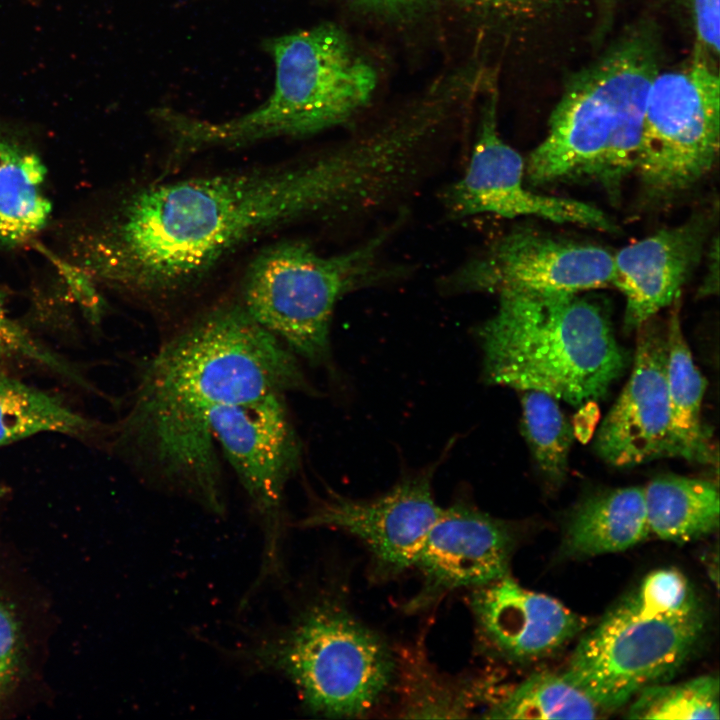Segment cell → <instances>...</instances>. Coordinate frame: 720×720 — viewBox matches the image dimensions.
I'll use <instances>...</instances> for the list:
<instances>
[{
    "instance_id": "obj_19",
    "label": "cell",
    "mask_w": 720,
    "mask_h": 720,
    "mask_svg": "<svg viewBox=\"0 0 720 720\" xmlns=\"http://www.w3.org/2000/svg\"><path fill=\"white\" fill-rule=\"evenodd\" d=\"M650 534L644 488L626 487L586 499L572 514L564 550L576 557L625 551Z\"/></svg>"
},
{
    "instance_id": "obj_24",
    "label": "cell",
    "mask_w": 720,
    "mask_h": 720,
    "mask_svg": "<svg viewBox=\"0 0 720 720\" xmlns=\"http://www.w3.org/2000/svg\"><path fill=\"white\" fill-rule=\"evenodd\" d=\"M599 708L563 674L530 675L496 702L484 718L496 719H593Z\"/></svg>"
},
{
    "instance_id": "obj_29",
    "label": "cell",
    "mask_w": 720,
    "mask_h": 720,
    "mask_svg": "<svg viewBox=\"0 0 720 720\" xmlns=\"http://www.w3.org/2000/svg\"><path fill=\"white\" fill-rule=\"evenodd\" d=\"M688 13L696 37V47L711 57L719 55L720 0H678Z\"/></svg>"
},
{
    "instance_id": "obj_30",
    "label": "cell",
    "mask_w": 720,
    "mask_h": 720,
    "mask_svg": "<svg viewBox=\"0 0 720 720\" xmlns=\"http://www.w3.org/2000/svg\"><path fill=\"white\" fill-rule=\"evenodd\" d=\"M485 10L516 17H535L556 5L561 0H465Z\"/></svg>"
},
{
    "instance_id": "obj_21",
    "label": "cell",
    "mask_w": 720,
    "mask_h": 720,
    "mask_svg": "<svg viewBox=\"0 0 720 720\" xmlns=\"http://www.w3.org/2000/svg\"><path fill=\"white\" fill-rule=\"evenodd\" d=\"M680 298L666 320V380L673 456L701 464L713 462V448L702 422L706 381L693 362L680 321Z\"/></svg>"
},
{
    "instance_id": "obj_26",
    "label": "cell",
    "mask_w": 720,
    "mask_h": 720,
    "mask_svg": "<svg viewBox=\"0 0 720 720\" xmlns=\"http://www.w3.org/2000/svg\"><path fill=\"white\" fill-rule=\"evenodd\" d=\"M631 719H719V680L703 675L659 683L640 691L628 708Z\"/></svg>"
},
{
    "instance_id": "obj_28",
    "label": "cell",
    "mask_w": 720,
    "mask_h": 720,
    "mask_svg": "<svg viewBox=\"0 0 720 720\" xmlns=\"http://www.w3.org/2000/svg\"><path fill=\"white\" fill-rule=\"evenodd\" d=\"M0 355L23 358L44 365L51 358V352L36 342L17 322L9 317L4 295L0 291Z\"/></svg>"
},
{
    "instance_id": "obj_4",
    "label": "cell",
    "mask_w": 720,
    "mask_h": 720,
    "mask_svg": "<svg viewBox=\"0 0 720 720\" xmlns=\"http://www.w3.org/2000/svg\"><path fill=\"white\" fill-rule=\"evenodd\" d=\"M265 49L274 61L275 82L270 97L256 109L217 122L170 108L153 112L177 153L312 135L352 118L375 91V69L335 25L271 38Z\"/></svg>"
},
{
    "instance_id": "obj_12",
    "label": "cell",
    "mask_w": 720,
    "mask_h": 720,
    "mask_svg": "<svg viewBox=\"0 0 720 720\" xmlns=\"http://www.w3.org/2000/svg\"><path fill=\"white\" fill-rule=\"evenodd\" d=\"M481 112L468 166L443 193L442 202L451 216H534L559 224L616 231L614 223L596 206L530 190L525 184L524 160L500 137L495 90L487 95Z\"/></svg>"
},
{
    "instance_id": "obj_5",
    "label": "cell",
    "mask_w": 720,
    "mask_h": 720,
    "mask_svg": "<svg viewBox=\"0 0 720 720\" xmlns=\"http://www.w3.org/2000/svg\"><path fill=\"white\" fill-rule=\"evenodd\" d=\"M578 294L499 293L496 312L477 331L486 381L571 405L602 397L627 358L607 313Z\"/></svg>"
},
{
    "instance_id": "obj_23",
    "label": "cell",
    "mask_w": 720,
    "mask_h": 720,
    "mask_svg": "<svg viewBox=\"0 0 720 720\" xmlns=\"http://www.w3.org/2000/svg\"><path fill=\"white\" fill-rule=\"evenodd\" d=\"M108 430L59 396L0 373V447L47 432L95 440Z\"/></svg>"
},
{
    "instance_id": "obj_14",
    "label": "cell",
    "mask_w": 720,
    "mask_h": 720,
    "mask_svg": "<svg viewBox=\"0 0 720 720\" xmlns=\"http://www.w3.org/2000/svg\"><path fill=\"white\" fill-rule=\"evenodd\" d=\"M514 533L504 521L472 504L443 508L429 529L413 568L421 587L407 610L429 608L459 589H474L509 574Z\"/></svg>"
},
{
    "instance_id": "obj_17",
    "label": "cell",
    "mask_w": 720,
    "mask_h": 720,
    "mask_svg": "<svg viewBox=\"0 0 720 720\" xmlns=\"http://www.w3.org/2000/svg\"><path fill=\"white\" fill-rule=\"evenodd\" d=\"M709 228V218L695 214L616 252L612 284L625 298L626 328L637 329L680 298L701 260Z\"/></svg>"
},
{
    "instance_id": "obj_8",
    "label": "cell",
    "mask_w": 720,
    "mask_h": 720,
    "mask_svg": "<svg viewBox=\"0 0 720 720\" xmlns=\"http://www.w3.org/2000/svg\"><path fill=\"white\" fill-rule=\"evenodd\" d=\"M395 226L356 247L321 255L304 241L264 249L251 263L240 303L262 327L310 365L330 360V328L337 302L384 279L382 253Z\"/></svg>"
},
{
    "instance_id": "obj_22",
    "label": "cell",
    "mask_w": 720,
    "mask_h": 720,
    "mask_svg": "<svg viewBox=\"0 0 720 720\" xmlns=\"http://www.w3.org/2000/svg\"><path fill=\"white\" fill-rule=\"evenodd\" d=\"M649 532L665 541L684 543L718 528L717 486L707 480L662 475L644 488Z\"/></svg>"
},
{
    "instance_id": "obj_33",
    "label": "cell",
    "mask_w": 720,
    "mask_h": 720,
    "mask_svg": "<svg viewBox=\"0 0 720 720\" xmlns=\"http://www.w3.org/2000/svg\"><path fill=\"white\" fill-rule=\"evenodd\" d=\"M603 1V8L608 14L618 3L619 0H602Z\"/></svg>"
},
{
    "instance_id": "obj_25",
    "label": "cell",
    "mask_w": 720,
    "mask_h": 720,
    "mask_svg": "<svg viewBox=\"0 0 720 720\" xmlns=\"http://www.w3.org/2000/svg\"><path fill=\"white\" fill-rule=\"evenodd\" d=\"M522 432L544 478L561 484L567 474L572 426L558 400L544 392L523 391Z\"/></svg>"
},
{
    "instance_id": "obj_34",
    "label": "cell",
    "mask_w": 720,
    "mask_h": 720,
    "mask_svg": "<svg viewBox=\"0 0 720 720\" xmlns=\"http://www.w3.org/2000/svg\"><path fill=\"white\" fill-rule=\"evenodd\" d=\"M7 492L6 487L0 485V498Z\"/></svg>"
},
{
    "instance_id": "obj_9",
    "label": "cell",
    "mask_w": 720,
    "mask_h": 720,
    "mask_svg": "<svg viewBox=\"0 0 720 720\" xmlns=\"http://www.w3.org/2000/svg\"><path fill=\"white\" fill-rule=\"evenodd\" d=\"M696 47L682 67L660 72L648 92L635 172L645 197L664 203L694 187L719 152L720 78Z\"/></svg>"
},
{
    "instance_id": "obj_13",
    "label": "cell",
    "mask_w": 720,
    "mask_h": 720,
    "mask_svg": "<svg viewBox=\"0 0 720 720\" xmlns=\"http://www.w3.org/2000/svg\"><path fill=\"white\" fill-rule=\"evenodd\" d=\"M436 466L405 476L373 498L352 499L336 493L318 498L298 524L351 534L367 548L376 576H397L413 568L429 529L443 510L432 489Z\"/></svg>"
},
{
    "instance_id": "obj_15",
    "label": "cell",
    "mask_w": 720,
    "mask_h": 720,
    "mask_svg": "<svg viewBox=\"0 0 720 720\" xmlns=\"http://www.w3.org/2000/svg\"><path fill=\"white\" fill-rule=\"evenodd\" d=\"M630 377L599 429L596 448L609 464L626 467L673 457L666 380V321L637 328Z\"/></svg>"
},
{
    "instance_id": "obj_20",
    "label": "cell",
    "mask_w": 720,
    "mask_h": 720,
    "mask_svg": "<svg viewBox=\"0 0 720 720\" xmlns=\"http://www.w3.org/2000/svg\"><path fill=\"white\" fill-rule=\"evenodd\" d=\"M393 690L401 718H466L489 696L486 683L472 675L439 672L422 649H395Z\"/></svg>"
},
{
    "instance_id": "obj_1",
    "label": "cell",
    "mask_w": 720,
    "mask_h": 720,
    "mask_svg": "<svg viewBox=\"0 0 720 720\" xmlns=\"http://www.w3.org/2000/svg\"><path fill=\"white\" fill-rule=\"evenodd\" d=\"M381 179L374 151L352 138L276 168L149 184L78 213L58 258L94 287L165 307L265 232L368 211Z\"/></svg>"
},
{
    "instance_id": "obj_7",
    "label": "cell",
    "mask_w": 720,
    "mask_h": 720,
    "mask_svg": "<svg viewBox=\"0 0 720 720\" xmlns=\"http://www.w3.org/2000/svg\"><path fill=\"white\" fill-rule=\"evenodd\" d=\"M704 609L674 568L649 573L580 639L563 675L600 709L667 682L701 640Z\"/></svg>"
},
{
    "instance_id": "obj_32",
    "label": "cell",
    "mask_w": 720,
    "mask_h": 720,
    "mask_svg": "<svg viewBox=\"0 0 720 720\" xmlns=\"http://www.w3.org/2000/svg\"><path fill=\"white\" fill-rule=\"evenodd\" d=\"M708 256L707 274L704 278L702 286L700 287L702 295L716 294L718 291L719 245L717 236L713 241V245L711 246Z\"/></svg>"
},
{
    "instance_id": "obj_31",
    "label": "cell",
    "mask_w": 720,
    "mask_h": 720,
    "mask_svg": "<svg viewBox=\"0 0 720 720\" xmlns=\"http://www.w3.org/2000/svg\"><path fill=\"white\" fill-rule=\"evenodd\" d=\"M361 6L386 15H401L422 7L428 0H355Z\"/></svg>"
},
{
    "instance_id": "obj_27",
    "label": "cell",
    "mask_w": 720,
    "mask_h": 720,
    "mask_svg": "<svg viewBox=\"0 0 720 720\" xmlns=\"http://www.w3.org/2000/svg\"><path fill=\"white\" fill-rule=\"evenodd\" d=\"M32 626L20 597L0 584V712L30 680Z\"/></svg>"
},
{
    "instance_id": "obj_2",
    "label": "cell",
    "mask_w": 720,
    "mask_h": 720,
    "mask_svg": "<svg viewBox=\"0 0 720 720\" xmlns=\"http://www.w3.org/2000/svg\"><path fill=\"white\" fill-rule=\"evenodd\" d=\"M316 395L299 358L240 302L194 316L143 359L111 449L144 483L225 512L212 410L270 394Z\"/></svg>"
},
{
    "instance_id": "obj_3",
    "label": "cell",
    "mask_w": 720,
    "mask_h": 720,
    "mask_svg": "<svg viewBox=\"0 0 720 720\" xmlns=\"http://www.w3.org/2000/svg\"><path fill=\"white\" fill-rule=\"evenodd\" d=\"M659 71L656 33L645 25L577 73L525 162V180L593 182L616 201L638 164L646 100Z\"/></svg>"
},
{
    "instance_id": "obj_10",
    "label": "cell",
    "mask_w": 720,
    "mask_h": 720,
    "mask_svg": "<svg viewBox=\"0 0 720 720\" xmlns=\"http://www.w3.org/2000/svg\"><path fill=\"white\" fill-rule=\"evenodd\" d=\"M283 394L220 406L210 413L219 452L232 468L254 509L264 535L257 582L279 576L285 529L284 499L298 472L302 444Z\"/></svg>"
},
{
    "instance_id": "obj_6",
    "label": "cell",
    "mask_w": 720,
    "mask_h": 720,
    "mask_svg": "<svg viewBox=\"0 0 720 720\" xmlns=\"http://www.w3.org/2000/svg\"><path fill=\"white\" fill-rule=\"evenodd\" d=\"M235 655L255 671L288 679L307 710L329 718L373 712L396 674L395 649L342 595L328 590L303 602L287 622L257 633Z\"/></svg>"
},
{
    "instance_id": "obj_16",
    "label": "cell",
    "mask_w": 720,
    "mask_h": 720,
    "mask_svg": "<svg viewBox=\"0 0 720 720\" xmlns=\"http://www.w3.org/2000/svg\"><path fill=\"white\" fill-rule=\"evenodd\" d=\"M471 590L469 608L481 645L512 662L552 655L586 626L561 602L522 587L509 574Z\"/></svg>"
},
{
    "instance_id": "obj_18",
    "label": "cell",
    "mask_w": 720,
    "mask_h": 720,
    "mask_svg": "<svg viewBox=\"0 0 720 720\" xmlns=\"http://www.w3.org/2000/svg\"><path fill=\"white\" fill-rule=\"evenodd\" d=\"M39 152L0 120V246L14 249L48 225L52 203Z\"/></svg>"
},
{
    "instance_id": "obj_11",
    "label": "cell",
    "mask_w": 720,
    "mask_h": 720,
    "mask_svg": "<svg viewBox=\"0 0 720 720\" xmlns=\"http://www.w3.org/2000/svg\"><path fill=\"white\" fill-rule=\"evenodd\" d=\"M606 248L519 227L462 265L449 280L462 291L580 293L612 284Z\"/></svg>"
}]
</instances>
